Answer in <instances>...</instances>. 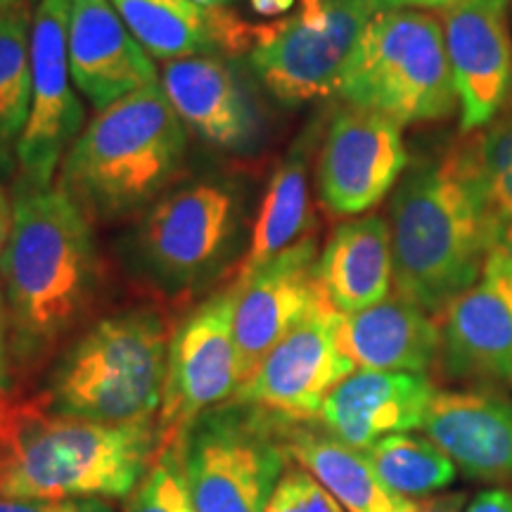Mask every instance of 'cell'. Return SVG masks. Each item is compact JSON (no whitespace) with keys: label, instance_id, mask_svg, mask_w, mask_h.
<instances>
[{"label":"cell","instance_id":"cell-1","mask_svg":"<svg viewBox=\"0 0 512 512\" xmlns=\"http://www.w3.org/2000/svg\"><path fill=\"white\" fill-rule=\"evenodd\" d=\"M15 219L0 264L12 370L29 377L83 330L100 292L91 219L62 188L17 183Z\"/></svg>","mask_w":512,"mask_h":512},{"label":"cell","instance_id":"cell-2","mask_svg":"<svg viewBox=\"0 0 512 512\" xmlns=\"http://www.w3.org/2000/svg\"><path fill=\"white\" fill-rule=\"evenodd\" d=\"M389 219L396 292L430 316H441L477 283L496 235L456 145L406 169Z\"/></svg>","mask_w":512,"mask_h":512},{"label":"cell","instance_id":"cell-3","mask_svg":"<svg viewBox=\"0 0 512 512\" xmlns=\"http://www.w3.org/2000/svg\"><path fill=\"white\" fill-rule=\"evenodd\" d=\"M157 458V420L107 425L46 413L19 396L15 422L0 446V496H131Z\"/></svg>","mask_w":512,"mask_h":512},{"label":"cell","instance_id":"cell-4","mask_svg":"<svg viewBox=\"0 0 512 512\" xmlns=\"http://www.w3.org/2000/svg\"><path fill=\"white\" fill-rule=\"evenodd\" d=\"M185 150L188 126L157 81L83 126L60 164V188L91 221L131 219L164 195Z\"/></svg>","mask_w":512,"mask_h":512},{"label":"cell","instance_id":"cell-5","mask_svg":"<svg viewBox=\"0 0 512 512\" xmlns=\"http://www.w3.org/2000/svg\"><path fill=\"white\" fill-rule=\"evenodd\" d=\"M174 328L157 309H124L86 325L34 392L46 413L107 425L157 420Z\"/></svg>","mask_w":512,"mask_h":512},{"label":"cell","instance_id":"cell-6","mask_svg":"<svg viewBox=\"0 0 512 512\" xmlns=\"http://www.w3.org/2000/svg\"><path fill=\"white\" fill-rule=\"evenodd\" d=\"M249 200L240 181L204 176L164 192L124 240L126 264L159 297L209 290L249 245Z\"/></svg>","mask_w":512,"mask_h":512},{"label":"cell","instance_id":"cell-7","mask_svg":"<svg viewBox=\"0 0 512 512\" xmlns=\"http://www.w3.org/2000/svg\"><path fill=\"white\" fill-rule=\"evenodd\" d=\"M337 95L401 126L451 117L458 93L439 19L418 10L375 12L344 64Z\"/></svg>","mask_w":512,"mask_h":512},{"label":"cell","instance_id":"cell-8","mask_svg":"<svg viewBox=\"0 0 512 512\" xmlns=\"http://www.w3.org/2000/svg\"><path fill=\"white\" fill-rule=\"evenodd\" d=\"M287 420L230 399L192 422L174 448L195 512H266L290 467Z\"/></svg>","mask_w":512,"mask_h":512},{"label":"cell","instance_id":"cell-9","mask_svg":"<svg viewBox=\"0 0 512 512\" xmlns=\"http://www.w3.org/2000/svg\"><path fill=\"white\" fill-rule=\"evenodd\" d=\"M375 12L370 0H297L290 17L261 27L249 55L256 79L290 107L337 93L344 64Z\"/></svg>","mask_w":512,"mask_h":512},{"label":"cell","instance_id":"cell-10","mask_svg":"<svg viewBox=\"0 0 512 512\" xmlns=\"http://www.w3.org/2000/svg\"><path fill=\"white\" fill-rule=\"evenodd\" d=\"M235 294V285L216 290L174 328L157 415V456L178 444L202 413L230 401L238 392Z\"/></svg>","mask_w":512,"mask_h":512},{"label":"cell","instance_id":"cell-11","mask_svg":"<svg viewBox=\"0 0 512 512\" xmlns=\"http://www.w3.org/2000/svg\"><path fill=\"white\" fill-rule=\"evenodd\" d=\"M74 0H38L31 24V105L17 145L19 183L48 188L83 131V105L69 72V17Z\"/></svg>","mask_w":512,"mask_h":512},{"label":"cell","instance_id":"cell-12","mask_svg":"<svg viewBox=\"0 0 512 512\" xmlns=\"http://www.w3.org/2000/svg\"><path fill=\"white\" fill-rule=\"evenodd\" d=\"M339 318L342 313L320 299L240 382L233 399L292 420L320 415L328 394L356 370L339 347Z\"/></svg>","mask_w":512,"mask_h":512},{"label":"cell","instance_id":"cell-13","mask_svg":"<svg viewBox=\"0 0 512 512\" xmlns=\"http://www.w3.org/2000/svg\"><path fill=\"white\" fill-rule=\"evenodd\" d=\"M408 159L401 124L361 107H342L320 147V202L332 216L366 214L399 185Z\"/></svg>","mask_w":512,"mask_h":512},{"label":"cell","instance_id":"cell-14","mask_svg":"<svg viewBox=\"0 0 512 512\" xmlns=\"http://www.w3.org/2000/svg\"><path fill=\"white\" fill-rule=\"evenodd\" d=\"M437 363L448 380H512V261L498 249L477 283L441 313Z\"/></svg>","mask_w":512,"mask_h":512},{"label":"cell","instance_id":"cell-15","mask_svg":"<svg viewBox=\"0 0 512 512\" xmlns=\"http://www.w3.org/2000/svg\"><path fill=\"white\" fill-rule=\"evenodd\" d=\"M510 0H460L444 12L460 131H477L512 102Z\"/></svg>","mask_w":512,"mask_h":512},{"label":"cell","instance_id":"cell-16","mask_svg":"<svg viewBox=\"0 0 512 512\" xmlns=\"http://www.w3.org/2000/svg\"><path fill=\"white\" fill-rule=\"evenodd\" d=\"M316 264L318 238L311 233L247 278L235 280L240 382H245L268 351L323 299L316 283Z\"/></svg>","mask_w":512,"mask_h":512},{"label":"cell","instance_id":"cell-17","mask_svg":"<svg viewBox=\"0 0 512 512\" xmlns=\"http://www.w3.org/2000/svg\"><path fill=\"white\" fill-rule=\"evenodd\" d=\"M185 126L195 128L207 143L235 155H247L264 136L259 100L226 55H192L164 64L159 76Z\"/></svg>","mask_w":512,"mask_h":512},{"label":"cell","instance_id":"cell-18","mask_svg":"<svg viewBox=\"0 0 512 512\" xmlns=\"http://www.w3.org/2000/svg\"><path fill=\"white\" fill-rule=\"evenodd\" d=\"M67 48L74 86L98 112L159 81L152 55L110 0H74Z\"/></svg>","mask_w":512,"mask_h":512},{"label":"cell","instance_id":"cell-19","mask_svg":"<svg viewBox=\"0 0 512 512\" xmlns=\"http://www.w3.org/2000/svg\"><path fill=\"white\" fill-rule=\"evenodd\" d=\"M437 394L425 373L399 370H354L328 394L320 422L332 437L368 451L392 434L422 427Z\"/></svg>","mask_w":512,"mask_h":512},{"label":"cell","instance_id":"cell-20","mask_svg":"<svg viewBox=\"0 0 512 512\" xmlns=\"http://www.w3.org/2000/svg\"><path fill=\"white\" fill-rule=\"evenodd\" d=\"M422 430L467 479L512 482V396L494 389L437 392Z\"/></svg>","mask_w":512,"mask_h":512},{"label":"cell","instance_id":"cell-21","mask_svg":"<svg viewBox=\"0 0 512 512\" xmlns=\"http://www.w3.org/2000/svg\"><path fill=\"white\" fill-rule=\"evenodd\" d=\"M147 53L171 62L192 55H240L254 48L261 27H247L226 10L197 0H110Z\"/></svg>","mask_w":512,"mask_h":512},{"label":"cell","instance_id":"cell-22","mask_svg":"<svg viewBox=\"0 0 512 512\" xmlns=\"http://www.w3.org/2000/svg\"><path fill=\"white\" fill-rule=\"evenodd\" d=\"M316 283L323 302L342 316L387 299L394 283L389 223L380 214L339 223L318 254Z\"/></svg>","mask_w":512,"mask_h":512},{"label":"cell","instance_id":"cell-23","mask_svg":"<svg viewBox=\"0 0 512 512\" xmlns=\"http://www.w3.org/2000/svg\"><path fill=\"white\" fill-rule=\"evenodd\" d=\"M339 347L358 368L427 375L439 356V323L396 294L339 318Z\"/></svg>","mask_w":512,"mask_h":512},{"label":"cell","instance_id":"cell-24","mask_svg":"<svg viewBox=\"0 0 512 512\" xmlns=\"http://www.w3.org/2000/svg\"><path fill=\"white\" fill-rule=\"evenodd\" d=\"M285 441L290 456L311 472L320 486L347 512H408L411 498L394 494L377 477L368 456L344 444L311 420H287Z\"/></svg>","mask_w":512,"mask_h":512},{"label":"cell","instance_id":"cell-25","mask_svg":"<svg viewBox=\"0 0 512 512\" xmlns=\"http://www.w3.org/2000/svg\"><path fill=\"white\" fill-rule=\"evenodd\" d=\"M313 131L304 133L287 157L273 171L259 216L249 235L245 259L240 261L238 278H247L266 261L309 238L313 233V211L309 190V157Z\"/></svg>","mask_w":512,"mask_h":512},{"label":"cell","instance_id":"cell-26","mask_svg":"<svg viewBox=\"0 0 512 512\" xmlns=\"http://www.w3.org/2000/svg\"><path fill=\"white\" fill-rule=\"evenodd\" d=\"M31 15L29 0L0 17V176L17 164V145L31 105Z\"/></svg>","mask_w":512,"mask_h":512},{"label":"cell","instance_id":"cell-27","mask_svg":"<svg viewBox=\"0 0 512 512\" xmlns=\"http://www.w3.org/2000/svg\"><path fill=\"white\" fill-rule=\"evenodd\" d=\"M460 164L475 185L494 228L512 221V102L494 121L456 143Z\"/></svg>","mask_w":512,"mask_h":512},{"label":"cell","instance_id":"cell-28","mask_svg":"<svg viewBox=\"0 0 512 512\" xmlns=\"http://www.w3.org/2000/svg\"><path fill=\"white\" fill-rule=\"evenodd\" d=\"M384 486L403 498H427L453 484L458 467L430 439L392 434L363 451Z\"/></svg>","mask_w":512,"mask_h":512},{"label":"cell","instance_id":"cell-29","mask_svg":"<svg viewBox=\"0 0 512 512\" xmlns=\"http://www.w3.org/2000/svg\"><path fill=\"white\" fill-rule=\"evenodd\" d=\"M126 512H195L174 446L155 458L143 482L131 494Z\"/></svg>","mask_w":512,"mask_h":512},{"label":"cell","instance_id":"cell-30","mask_svg":"<svg viewBox=\"0 0 512 512\" xmlns=\"http://www.w3.org/2000/svg\"><path fill=\"white\" fill-rule=\"evenodd\" d=\"M266 512H347L304 467H287Z\"/></svg>","mask_w":512,"mask_h":512},{"label":"cell","instance_id":"cell-31","mask_svg":"<svg viewBox=\"0 0 512 512\" xmlns=\"http://www.w3.org/2000/svg\"><path fill=\"white\" fill-rule=\"evenodd\" d=\"M0 512H114L102 498H8L0 496Z\"/></svg>","mask_w":512,"mask_h":512},{"label":"cell","instance_id":"cell-32","mask_svg":"<svg viewBox=\"0 0 512 512\" xmlns=\"http://www.w3.org/2000/svg\"><path fill=\"white\" fill-rule=\"evenodd\" d=\"M465 512H512V494L508 489H486L465 505Z\"/></svg>","mask_w":512,"mask_h":512},{"label":"cell","instance_id":"cell-33","mask_svg":"<svg viewBox=\"0 0 512 512\" xmlns=\"http://www.w3.org/2000/svg\"><path fill=\"white\" fill-rule=\"evenodd\" d=\"M12 361H10V330H8V309H5L3 287H0V387L10 389Z\"/></svg>","mask_w":512,"mask_h":512},{"label":"cell","instance_id":"cell-34","mask_svg":"<svg viewBox=\"0 0 512 512\" xmlns=\"http://www.w3.org/2000/svg\"><path fill=\"white\" fill-rule=\"evenodd\" d=\"M465 503V494L427 496L420 498V501H413L408 512H465Z\"/></svg>","mask_w":512,"mask_h":512},{"label":"cell","instance_id":"cell-35","mask_svg":"<svg viewBox=\"0 0 512 512\" xmlns=\"http://www.w3.org/2000/svg\"><path fill=\"white\" fill-rule=\"evenodd\" d=\"M460 0H370V5L377 12H389V10H448L453 5H458Z\"/></svg>","mask_w":512,"mask_h":512},{"label":"cell","instance_id":"cell-36","mask_svg":"<svg viewBox=\"0 0 512 512\" xmlns=\"http://www.w3.org/2000/svg\"><path fill=\"white\" fill-rule=\"evenodd\" d=\"M17 406H19V396L12 394L10 389L0 387V446H3V441H5V437H8L12 422H15Z\"/></svg>","mask_w":512,"mask_h":512},{"label":"cell","instance_id":"cell-37","mask_svg":"<svg viewBox=\"0 0 512 512\" xmlns=\"http://www.w3.org/2000/svg\"><path fill=\"white\" fill-rule=\"evenodd\" d=\"M12 219H15V207H12L8 192L0 188V264H3V254L10 242Z\"/></svg>","mask_w":512,"mask_h":512},{"label":"cell","instance_id":"cell-38","mask_svg":"<svg viewBox=\"0 0 512 512\" xmlns=\"http://www.w3.org/2000/svg\"><path fill=\"white\" fill-rule=\"evenodd\" d=\"M256 15L261 17H280L285 12H290L297 0H249Z\"/></svg>","mask_w":512,"mask_h":512},{"label":"cell","instance_id":"cell-39","mask_svg":"<svg viewBox=\"0 0 512 512\" xmlns=\"http://www.w3.org/2000/svg\"><path fill=\"white\" fill-rule=\"evenodd\" d=\"M494 249H498V252H503L512 261V221L510 223H503V226L496 228Z\"/></svg>","mask_w":512,"mask_h":512},{"label":"cell","instance_id":"cell-40","mask_svg":"<svg viewBox=\"0 0 512 512\" xmlns=\"http://www.w3.org/2000/svg\"><path fill=\"white\" fill-rule=\"evenodd\" d=\"M197 3L204 5V8H211V10H226L235 3V0H197Z\"/></svg>","mask_w":512,"mask_h":512},{"label":"cell","instance_id":"cell-41","mask_svg":"<svg viewBox=\"0 0 512 512\" xmlns=\"http://www.w3.org/2000/svg\"><path fill=\"white\" fill-rule=\"evenodd\" d=\"M22 3H27V0H0V17H3L5 12L15 10L17 5H22Z\"/></svg>","mask_w":512,"mask_h":512}]
</instances>
